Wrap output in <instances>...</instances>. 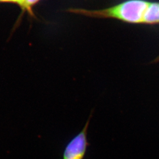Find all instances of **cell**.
Masks as SVG:
<instances>
[{
    "mask_svg": "<svg viewBox=\"0 0 159 159\" xmlns=\"http://www.w3.org/2000/svg\"><path fill=\"white\" fill-rule=\"evenodd\" d=\"M1 2H16V0H0Z\"/></svg>",
    "mask_w": 159,
    "mask_h": 159,
    "instance_id": "5b68a950",
    "label": "cell"
},
{
    "mask_svg": "<svg viewBox=\"0 0 159 159\" xmlns=\"http://www.w3.org/2000/svg\"><path fill=\"white\" fill-rule=\"evenodd\" d=\"M148 2L144 0H128L102 10L91 12L93 15L110 17L125 22L142 23L143 17Z\"/></svg>",
    "mask_w": 159,
    "mask_h": 159,
    "instance_id": "6da1fadb",
    "label": "cell"
},
{
    "mask_svg": "<svg viewBox=\"0 0 159 159\" xmlns=\"http://www.w3.org/2000/svg\"><path fill=\"white\" fill-rule=\"evenodd\" d=\"M23 0H16V2H17L18 4H20L22 2H23Z\"/></svg>",
    "mask_w": 159,
    "mask_h": 159,
    "instance_id": "8992f818",
    "label": "cell"
},
{
    "mask_svg": "<svg viewBox=\"0 0 159 159\" xmlns=\"http://www.w3.org/2000/svg\"><path fill=\"white\" fill-rule=\"evenodd\" d=\"M39 0H23V2L20 5L24 9L30 10L31 6L34 5Z\"/></svg>",
    "mask_w": 159,
    "mask_h": 159,
    "instance_id": "277c9868",
    "label": "cell"
},
{
    "mask_svg": "<svg viewBox=\"0 0 159 159\" xmlns=\"http://www.w3.org/2000/svg\"><path fill=\"white\" fill-rule=\"evenodd\" d=\"M91 117L90 115L82 130L66 144L63 150L62 159H84L89 145L87 140V131Z\"/></svg>",
    "mask_w": 159,
    "mask_h": 159,
    "instance_id": "7a4b0ae2",
    "label": "cell"
},
{
    "mask_svg": "<svg viewBox=\"0 0 159 159\" xmlns=\"http://www.w3.org/2000/svg\"><path fill=\"white\" fill-rule=\"evenodd\" d=\"M142 23H159V2H148L143 17Z\"/></svg>",
    "mask_w": 159,
    "mask_h": 159,
    "instance_id": "3957f363",
    "label": "cell"
}]
</instances>
